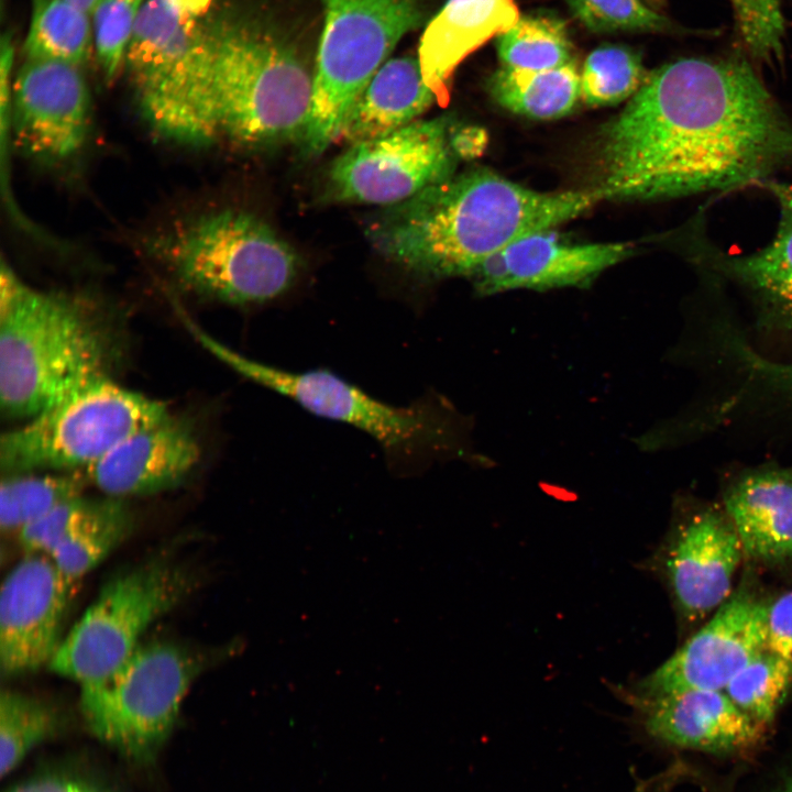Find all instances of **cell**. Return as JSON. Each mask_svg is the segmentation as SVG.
I'll return each instance as SVG.
<instances>
[{"instance_id": "1", "label": "cell", "mask_w": 792, "mask_h": 792, "mask_svg": "<svg viewBox=\"0 0 792 792\" xmlns=\"http://www.w3.org/2000/svg\"><path fill=\"white\" fill-rule=\"evenodd\" d=\"M596 152L603 199L760 185L792 167V116L746 61L684 57L648 74Z\"/></svg>"}, {"instance_id": "2", "label": "cell", "mask_w": 792, "mask_h": 792, "mask_svg": "<svg viewBox=\"0 0 792 792\" xmlns=\"http://www.w3.org/2000/svg\"><path fill=\"white\" fill-rule=\"evenodd\" d=\"M602 200L594 187L542 193L476 168L387 206L365 234L382 256L415 275L469 277L514 241L552 230Z\"/></svg>"}, {"instance_id": "3", "label": "cell", "mask_w": 792, "mask_h": 792, "mask_svg": "<svg viewBox=\"0 0 792 792\" xmlns=\"http://www.w3.org/2000/svg\"><path fill=\"white\" fill-rule=\"evenodd\" d=\"M0 276L4 416L29 419L66 394L111 377L121 342L95 302L76 294L34 288L6 263Z\"/></svg>"}, {"instance_id": "4", "label": "cell", "mask_w": 792, "mask_h": 792, "mask_svg": "<svg viewBox=\"0 0 792 792\" xmlns=\"http://www.w3.org/2000/svg\"><path fill=\"white\" fill-rule=\"evenodd\" d=\"M213 0H146L125 63L141 112L161 136L187 145L220 134L210 40Z\"/></svg>"}, {"instance_id": "5", "label": "cell", "mask_w": 792, "mask_h": 792, "mask_svg": "<svg viewBox=\"0 0 792 792\" xmlns=\"http://www.w3.org/2000/svg\"><path fill=\"white\" fill-rule=\"evenodd\" d=\"M210 40L221 134L251 147L300 142L314 74L290 41L246 16L212 19Z\"/></svg>"}, {"instance_id": "6", "label": "cell", "mask_w": 792, "mask_h": 792, "mask_svg": "<svg viewBox=\"0 0 792 792\" xmlns=\"http://www.w3.org/2000/svg\"><path fill=\"white\" fill-rule=\"evenodd\" d=\"M188 330L206 350L243 377L290 398L316 416L367 433L396 466L421 464L451 450L457 440L449 409L431 399L394 406L329 370L286 371L232 350L195 322L188 324Z\"/></svg>"}, {"instance_id": "7", "label": "cell", "mask_w": 792, "mask_h": 792, "mask_svg": "<svg viewBox=\"0 0 792 792\" xmlns=\"http://www.w3.org/2000/svg\"><path fill=\"white\" fill-rule=\"evenodd\" d=\"M154 253L189 289L221 302L273 301L296 284L299 257L264 221L222 210L160 237Z\"/></svg>"}, {"instance_id": "8", "label": "cell", "mask_w": 792, "mask_h": 792, "mask_svg": "<svg viewBox=\"0 0 792 792\" xmlns=\"http://www.w3.org/2000/svg\"><path fill=\"white\" fill-rule=\"evenodd\" d=\"M323 26L311 108L299 144L318 156L340 139L353 105L398 42L418 28L422 0H321Z\"/></svg>"}, {"instance_id": "9", "label": "cell", "mask_w": 792, "mask_h": 792, "mask_svg": "<svg viewBox=\"0 0 792 792\" xmlns=\"http://www.w3.org/2000/svg\"><path fill=\"white\" fill-rule=\"evenodd\" d=\"M169 414L111 377L90 382L2 435V475L87 469L135 431Z\"/></svg>"}, {"instance_id": "10", "label": "cell", "mask_w": 792, "mask_h": 792, "mask_svg": "<svg viewBox=\"0 0 792 792\" xmlns=\"http://www.w3.org/2000/svg\"><path fill=\"white\" fill-rule=\"evenodd\" d=\"M209 660L169 640L141 644L114 671L80 685V711L89 730L125 757L148 760L167 739Z\"/></svg>"}, {"instance_id": "11", "label": "cell", "mask_w": 792, "mask_h": 792, "mask_svg": "<svg viewBox=\"0 0 792 792\" xmlns=\"http://www.w3.org/2000/svg\"><path fill=\"white\" fill-rule=\"evenodd\" d=\"M185 565L157 557L109 580L48 664L80 685L114 671L141 645V637L193 590Z\"/></svg>"}, {"instance_id": "12", "label": "cell", "mask_w": 792, "mask_h": 792, "mask_svg": "<svg viewBox=\"0 0 792 792\" xmlns=\"http://www.w3.org/2000/svg\"><path fill=\"white\" fill-rule=\"evenodd\" d=\"M457 128L450 117H437L350 145L330 165L326 196L387 207L448 179L462 161Z\"/></svg>"}, {"instance_id": "13", "label": "cell", "mask_w": 792, "mask_h": 792, "mask_svg": "<svg viewBox=\"0 0 792 792\" xmlns=\"http://www.w3.org/2000/svg\"><path fill=\"white\" fill-rule=\"evenodd\" d=\"M771 600L747 578L668 660L640 680L632 698L724 690L767 642Z\"/></svg>"}, {"instance_id": "14", "label": "cell", "mask_w": 792, "mask_h": 792, "mask_svg": "<svg viewBox=\"0 0 792 792\" xmlns=\"http://www.w3.org/2000/svg\"><path fill=\"white\" fill-rule=\"evenodd\" d=\"M72 583L47 554H25L0 593V669L3 678L37 671L57 652Z\"/></svg>"}, {"instance_id": "15", "label": "cell", "mask_w": 792, "mask_h": 792, "mask_svg": "<svg viewBox=\"0 0 792 792\" xmlns=\"http://www.w3.org/2000/svg\"><path fill=\"white\" fill-rule=\"evenodd\" d=\"M12 99L15 141L28 154L57 162L84 147L91 107L79 66L26 58L14 80Z\"/></svg>"}, {"instance_id": "16", "label": "cell", "mask_w": 792, "mask_h": 792, "mask_svg": "<svg viewBox=\"0 0 792 792\" xmlns=\"http://www.w3.org/2000/svg\"><path fill=\"white\" fill-rule=\"evenodd\" d=\"M744 556L739 536L723 506L700 504L679 520L667 546L664 569L685 620H702L732 595Z\"/></svg>"}, {"instance_id": "17", "label": "cell", "mask_w": 792, "mask_h": 792, "mask_svg": "<svg viewBox=\"0 0 792 792\" xmlns=\"http://www.w3.org/2000/svg\"><path fill=\"white\" fill-rule=\"evenodd\" d=\"M634 253L627 242L570 243L552 230L527 234L484 258L468 277L477 293L587 287Z\"/></svg>"}, {"instance_id": "18", "label": "cell", "mask_w": 792, "mask_h": 792, "mask_svg": "<svg viewBox=\"0 0 792 792\" xmlns=\"http://www.w3.org/2000/svg\"><path fill=\"white\" fill-rule=\"evenodd\" d=\"M760 185L774 198L779 218L772 240L749 254H728L692 227L689 255L749 297L759 329L792 337V186L772 178Z\"/></svg>"}, {"instance_id": "19", "label": "cell", "mask_w": 792, "mask_h": 792, "mask_svg": "<svg viewBox=\"0 0 792 792\" xmlns=\"http://www.w3.org/2000/svg\"><path fill=\"white\" fill-rule=\"evenodd\" d=\"M201 448L191 422L168 414L118 443L85 469L89 483L106 495L161 493L182 484L198 465Z\"/></svg>"}, {"instance_id": "20", "label": "cell", "mask_w": 792, "mask_h": 792, "mask_svg": "<svg viewBox=\"0 0 792 792\" xmlns=\"http://www.w3.org/2000/svg\"><path fill=\"white\" fill-rule=\"evenodd\" d=\"M635 702L644 712L647 732L681 748L740 751L755 746L766 730L724 690H689Z\"/></svg>"}, {"instance_id": "21", "label": "cell", "mask_w": 792, "mask_h": 792, "mask_svg": "<svg viewBox=\"0 0 792 792\" xmlns=\"http://www.w3.org/2000/svg\"><path fill=\"white\" fill-rule=\"evenodd\" d=\"M722 506L746 557L770 566L792 561V465L740 470L725 486Z\"/></svg>"}, {"instance_id": "22", "label": "cell", "mask_w": 792, "mask_h": 792, "mask_svg": "<svg viewBox=\"0 0 792 792\" xmlns=\"http://www.w3.org/2000/svg\"><path fill=\"white\" fill-rule=\"evenodd\" d=\"M520 16L515 0H447L428 22L417 58L437 101L449 96L457 67L474 51L508 30Z\"/></svg>"}, {"instance_id": "23", "label": "cell", "mask_w": 792, "mask_h": 792, "mask_svg": "<svg viewBox=\"0 0 792 792\" xmlns=\"http://www.w3.org/2000/svg\"><path fill=\"white\" fill-rule=\"evenodd\" d=\"M435 101L417 57L389 58L353 105L340 139L353 145L388 135L417 121Z\"/></svg>"}, {"instance_id": "24", "label": "cell", "mask_w": 792, "mask_h": 792, "mask_svg": "<svg viewBox=\"0 0 792 792\" xmlns=\"http://www.w3.org/2000/svg\"><path fill=\"white\" fill-rule=\"evenodd\" d=\"M487 89L496 103L513 113L558 119L569 114L581 98V72L575 62L546 70L501 66L488 78Z\"/></svg>"}, {"instance_id": "25", "label": "cell", "mask_w": 792, "mask_h": 792, "mask_svg": "<svg viewBox=\"0 0 792 792\" xmlns=\"http://www.w3.org/2000/svg\"><path fill=\"white\" fill-rule=\"evenodd\" d=\"M94 45L91 14L69 0H31L24 53L79 66Z\"/></svg>"}, {"instance_id": "26", "label": "cell", "mask_w": 792, "mask_h": 792, "mask_svg": "<svg viewBox=\"0 0 792 792\" xmlns=\"http://www.w3.org/2000/svg\"><path fill=\"white\" fill-rule=\"evenodd\" d=\"M132 512L120 497H100L94 513L48 557L72 584L96 568L132 528Z\"/></svg>"}, {"instance_id": "27", "label": "cell", "mask_w": 792, "mask_h": 792, "mask_svg": "<svg viewBox=\"0 0 792 792\" xmlns=\"http://www.w3.org/2000/svg\"><path fill=\"white\" fill-rule=\"evenodd\" d=\"M89 483L79 471L26 472L2 475L0 485V528L20 531L57 505L82 495Z\"/></svg>"}, {"instance_id": "28", "label": "cell", "mask_w": 792, "mask_h": 792, "mask_svg": "<svg viewBox=\"0 0 792 792\" xmlns=\"http://www.w3.org/2000/svg\"><path fill=\"white\" fill-rule=\"evenodd\" d=\"M496 51L503 67L519 70H546L574 62L565 22L546 13L520 15L497 36Z\"/></svg>"}, {"instance_id": "29", "label": "cell", "mask_w": 792, "mask_h": 792, "mask_svg": "<svg viewBox=\"0 0 792 792\" xmlns=\"http://www.w3.org/2000/svg\"><path fill=\"white\" fill-rule=\"evenodd\" d=\"M59 724L57 711L45 701L18 691L0 694V773L12 772L28 754L51 737Z\"/></svg>"}, {"instance_id": "30", "label": "cell", "mask_w": 792, "mask_h": 792, "mask_svg": "<svg viewBox=\"0 0 792 792\" xmlns=\"http://www.w3.org/2000/svg\"><path fill=\"white\" fill-rule=\"evenodd\" d=\"M641 54L630 46L605 43L593 50L581 70V99L591 107L629 100L648 76Z\"/></svg>"}, {"instance_id": "31", "label": "cell", "mask_w": 792, "mask_h": 792, "mask_svg": "<svg viewBox=\"0 0 792 792\" xmlns=\"http://www.w3.org/2000/svg\"><path fill=\"white\" fill-rule=\"evenodd\" d=\"M792 685V662L767 648L757 653L724 689L748 716L767 727Z\"/></svg>"}, {"instance_id": "32", "label": "cell", "mask_w": 792, "mask_h": 792, "mask_svg": "<svg viewBox=\"0 0 792 792\" xmlns=\"http://www.w3.org/2000/svg\"><path fill=\"white\" fill-rule=\"evenodd\" d=\"M571 13L588 31L669 32L675 26L644 0H565Z\"/></svg>"}, {"instance_id": "33", "label": "cell", "mask_w": 792, "mask_h": 792, "mask_svg": "<svg viewBox=\"0 0 792 792\" xmlns=\"http://www.w3.org/2000/svg\"><path fill=\"white\" fill-rule=\"evenodd\" d=\"M146 0H101L91 14L94 46L108 80L120 72Z\"/></svg>"}, {"instance_id": "34", "label": "cell", "mask_w": 792, "mask_h": 792, "mask_svg": "<svg viewBox=\"0 0 792 792\" xmlns=\"http://www.w3.org/2000/svg\"><path fill=\"white\" fill-rule=\"evenodd\" d=\"M748 52L767 63L782 61L785 20L782 0H728Z\"/></svg>"}, {"instance_id": "35", "label": "cell", "mask_w": 792, "mask_h": 792, "mask_svg": "<svg viewBox=\"0 0 792 792\" xmlns=\"http://www.w3.org/2000/svg\"><path fill=\"white\" fill-rule=\"evenodd\" d=\"M100 497L84 495L68 499L25 525L19 542L25 554H50L70 536L96 509Z\"/></svg>"}, {"instance_id": "36", "label": "cell", "mask_w": 792, "mask_h": 792, "mask_svg": "<svg viewBox=\"0 0 792 792\" xmlns=\"http://www.w3.org/2000/svg\"><path fill=\"white\" fill-rule=\"evenodd\" d=\"M749 383L759 403L773 418L792 421V360L756 355L749 367Z\"/></svg>"}, {"instance_id": "37", "label": "cell", "mask_w": 792, "mask_h": 792, "mask_svg": "<svg viewBox=\"0 0 792 792\" xmlns=\"http://www.w3.org/2000/svg\"><path fill=\"white\" fill-rule=\"evenodd\" d=\"M766 648L792 662V591L770 602Z\"/></svg>"}, {"instance_id": "38", "label": "cell", "mask_w": 792, "mask_h": 792, "mask_svg": "<svg viewBox=\"0 0 792 792\" xmlns=\"http://www.w3.org/2000/svg\"><path fill=\"white\" fill-rule=\"evenodd\" d=\"M8 792H100L94 787L64 777H43L14 785Z\"/></svg>"}, {"instance_id": "39", "label": "cell", "mask_w": 792, "mask_h": 792, "mask_svg": "<svg viewBox=\"0 0 792 792\" xmlns=\"http://www.w3.org/2000/svg\"><path fill=\"white\" fill-rule=\"evenodd\" d=\"M727 324H732V322H729V321H727V322H722V323H719V324L715 328V330L713 331V334H712V338H711V342H710V353H711L712 355H713V348H714V342H715L716 336H717V333L719 332V330H721L723 327L727 326ZM714 361H715V360H714ZM711 406H712V409H713L715 416H716L721 421H723V422L726 424V425H730V424L734 422V421L730 422V421L726 420V419L718 413V410L716 409V406H715V399H714V402H713V404H712Z\"/></svg>"}, {"instance_id": "40", "label": "cell", "mask_w": 792, "mask_h": 792, "mask_svg": "<svg viewBox=\"0 0 792 792\" xmlns=\"http://www.w3.org/2000/svg\"><path fill=\"white\" fill-rule=\"evenodd\" d=\"M733 327H738V326H735V324H733V323H732V324H727V326L723 327V328L719 330V332L717 333L716 339H715V342H714V348H713V355H714V360H715V361H716L717 344H718V341H719L721 336L724 333L725 330H727V329H729V328H733ZM716 364H717V363H716ZM718 365H719V364H718ZM714 399H715V406H716V409L718 410V413H719L726 420H728V421H730V422L735 421V420L730 419V418L721 409V407H719V405H718L717 396H716Z\"/></svg>"}, {"instance_id": "41", "label": "cell", "mask_w": 792, "mask_h": 792, "mask_svg": "<svg viewBox=\"0 0 792 792\" xmlns=\"http://www.w3.org/2000/svg\"><path fill=\"white\" fill-rule=\"evenodd\" d=\"M70 2L75 3L76 6L80 7L85 11H87L89 14H92L94 10L97 8V6L100 3L101 0H69Z\"/></svg>"}, {"instance_id": "42", "label": "cell", "mask_w": 792, "mask_h": 792, "mask_svg": "<svg viewBox=\"0 0 792 792\" xmlns=\"http://www.w3.org/2000/svg\"><path fill=\"white\" fill-rule=\"evenodd\" d=\"M644 1L656 10H660L666 4V0H644Z\"/></svg>"}]
</instances>
